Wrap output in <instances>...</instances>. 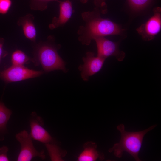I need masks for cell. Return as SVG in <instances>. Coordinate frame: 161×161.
Segmentation results:
<instances>
[{"mask_svg": "<svg viewBox=\"0 0 161 161\" xmlns=\"http://www.w3.org/2000/svg\"><path fill=\"white\" fill-rule=\"evenodd\" d=\"M95 144L90 147L85 148L78 158L80 161H93L96 160L99 157V153L96 150Z\"/></svg>", "mask_w": 161, "mask_h": 161, "instance_id": "5bb4252c", "label": "cell"}, {"mask_svg": "<svg viewBox=\"0 0 161 161\" xmlns=\"http://www.w3.org/2000/svg\"><path fill=\"white\" fill-rule=\"evenodd\" d=\"M29 60V58L22 51L19 50L15 51L11 56L13 65L23 66Z\"/></svg>", "mask_w": 161, "mask_h": 161, "instance_id": "9a60e30c", "label": "cell"}, {"mask_svg": "<svg viewBox=\"0 0 161 161\" xmlns=\"http://www.w3.org/2000/svg\"><path fill=\"white\" fill-rule=\"evenodd\" d=\"M11 110L5 106L4 103L0 102V141L4 139L7 131V125L12 114Z\"/></svg>", "mask_w": 161, "mask_h": 161, "instance_id": "7c38bea8", "label": "cell"}, {"mask_svg": "<svg viewBox=\"0 0 161 161\" xmlns=\"http://www.w3.org/2000/svg\"><path fill=\"white\" fill-rule=\"evenodd\" d=\"M38 61L46 72L60 70L67 71L65 63L57 52V48L49 44H42L38 48L37 52Z\"/></svg>", "mask_w": 161, "mask_h": 161, "instance_id": "3957f363", "label": "cell"}, {"mask_svg": "<svg viewBox=\"0 0 161 161\" xmlns=\"http://www.w3.org/2000/svg\"><path fill=\"white\" fill-rule=\"evenodd\" d=\"M16 137L21 147L17 161H30L36 157H39L43 160L44 159V151L39 152L35 149L33 144L32 138L26 131L24 130L17 134Z\"/></svg>", "mask_w": 161, "mask_h": 161, "instance_id": "5b68a950", "label": "cell"}, {"mask_svg": "<svg viewBox=\"0 0 161 161\" xmlns=\"http://www.w3.org/2000/svg\"><path fill=\"white\" fill-rule=\"evenodd\" d=\"M153 13L152 16L136 29L142 39L146 41L154 39L161 29V7H154Z\"/></svg>", "mask_w": 161, "mask_h": 161, "instance_id": "277c9868", "label": "cell"}, {"mask_svg": "<svg viewBox=\"0 0 161 161\" xmlns=\"http://www.w3.org/2000/svg\"><path fill=\"white\" fill-rule=\"evenodd\" d=\"M100 13L96 7L92 11L82 13L84 25L79 27L77 33L78 40L82 44L89 45L97 37L118 35L124 37L126 30L109 19L102 18Z\"/></svg>", "mask_w": 161, "mask_h": 161, "instance_id": "6da1fadb", "label": "cell"}, {"mask_svg": "<svg viewBox=\"0 0 161 161\" xmlns=\"http://www.w3.org/2000/svg\"><path fill=\"white\" fill-rule=\"evenodd\" d=\"M34 17L30 14L20 18L17 22L18 25L22 27L24 34L28 39L35 41L36 38V30L33 23Z\"/></svg>", "mask_w": 161, "mask_h": 161, "instance_id": "8fae6325", "label": "cell"}, {"mask_svg": "<svg viewBox=\"0 0 161 161\" xmlns=\"http://www.w3.org/2000/svg\"><path fill=\"white\" fill-rule=\"evenodd\" d=\"M154 0H126L129 8L134 12H142L153 4Z\"/></svg>", "mask_w": 161, "mask_h": 161, "instance_id": "4fadbf2b", "label": "cell"}, {"mask_svg": "<svg viewBox=\"0 0 161 161\" xmlns=\"http://www.w3.org/2000/svg\"><path fill=\"white\" fill-rule=\"evenodd\" d=\"M11 4V0H0V13H6L10 9Z\"/></svg>", "mask_w": 161, "mask_h": 161, "instance_id": "ac0fdd59", "label": "cell"}, {"mask_svg": "<svg viewBox=\"0 0 161 161\" xmlns=\"http://www.w3.org/2000/svg\"><path fill=\"white\" fill-rule=\"evenodd\" d=\"M93 40L96 43L97 55L106 59L108 57L113 56L119 61L124 59L126 54L120 49V41L114 42L103 36L96 37Z\"/></svg>", "mask_w": 161, "mask_h": 161, "instance_id": "52a82bcc", "label": "cell"}, {"mask_svg": "<svg viewBox=\"0 0 161 161\" xmlns=\"http://www.w3.org/2000/svg\"><path fill=\"white\" fill-rule=\"evenodd\" d=\"M157 125H153L144 130L137 132H128L125 129L124 125L121 124L117 128L121 134V138L118 143H115L109 150V152H113L114 155L121 158L123 152L126 151L132 156L136 161L141 160L138 154L141 148L145 135L154 129Z\"/></svg>", "mask_w": 161, "mask_h": 161, "instance_id": "7a4b0ae2", "label": "cell"}, {"mask_svg": "<svg viewBox=\"0 0 161 161\" xmlns=\"http://www.w3.org/2000/svg\"><path fill=\"white\" fill-rule=\"evenodd\" d=\"M83 65H80L78 69L81 71L82 79L87 81L89 77L99 72L102 68L106 59L95 56L93 52H88L86 56L82 58Z\"/></svg>", "mask_w": 161, "mask_h": 161, "instance_id": "ba28073f", "label": "cell"}, {"mask_svg": "<svg viewBox=\"0 0 161 161\" xmlns=\"http://www.w3.org/2000/svg\"><path fill=\"white\" fill-rule=\"evenodd\" d=\"M8 150V148L6 146H3L0 148V161L9 160L7 156Z\"/></svg>", "mask_w": 161, "mask_h": 161, "instance_id": "d6986e66", "label": "cell"}, {"mask_svg": "<svg viewBox=\"0 0 161 161\" xmlns=\"http://www.w3.org/2000/svg\"><path fill=\"white\" fill-rule=\"evenodd\" d=\"M59 14L58 17H54L49 26L51 30L64 25L71 18L72 13V4L69 0L59 1Z\"/></svg>", "mask_w": 161, "mask_h": 161, "instance_id": "30bf717a", "label": "cell"}, {"mask_svg": "<svg viewBox=\"0 0 161 161\" xmlns=\"http://www.w3.org/2000/svg\"><path fill=\"white\" fill-rule=\"evenodd\" d=\"M59 0H30V6L33 10L43 11L47 7L48 3L51 1H56L58 2Z\"/></svg>", "mask_w": 161, "mask_h": 161, "instance_id": "2e32d148", "label": "cell"}, {"mask_svg": "<svg viewBox=\"0 0 161 161\" xmlns=\"http://www.w3.org/2000/svg\"><path fill=\"white\" fill-rule=\"evenodd\" d=\"M2 43L0 42V59L2 53Z\"/></svg>", "mask_w": 161, "mask_h": 161, "instance_id": "ffe728a7", "label": "cell"}, {"mask_svg": "<svg viewBox=\"0 0 161 161\" xmlns=\"http://www.w3.org/2000/svg\"><path fill=\"white\" fill-rule=\"evenodd\" d=\"M95 7L99 9L101 13L105 14L107 13V6L106 0H93Z\"/></svg>", "mask_w": 161, "mask_h": 161, "instance_id": "e0dca14e", "label": "cell"}, {"mask_svg": "<svg viewBox=\"0 0 161 161\" xmlns=\"http://www.w3.org/2000/svg\"><path fill=\"white\" fill-rule=\"evenodd\" d=\"M43 73V72L30 69L24 66L12 65L0 71V78L6 83L15 82L37 77Z\"/></svg>", "mask_w": 161, "mask_h": 161, "instance_id": "8992f818", "label": "cell"}, {"mask_svg": "<svg viewBox=\"0 0 161 161\" xmlns=\"http://www.w3.org/2000/svg\"><path fill=\"white\" fill-rule=\"evenodd\" d=\"M30 123V134L32 139L45 143L52 141V137L43 127V122L41 118L38 116L35 112H33L31 114Z\"/></svg>", "mask_w": 161, "mask_h": 161, "instance_id": "9c48e42d", "label": "cell"}, {"mask_svg": "<svg viewBox=\"0 0 161 161\" xmlns=\"http://www.w3.org/2000/svg\"><path fill=\"white\" fill-rule=\"evenodd\" d=\"M80 1L82 3H85L87 2L88 0H80Z\"/></svg>", "mask_w": 161, "mask_h": 161, "instance_id": "44dd1931", "label": "cell"}]
</instances>
